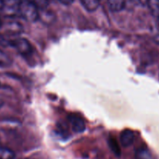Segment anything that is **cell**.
Listing matches in <instances>:
<instances>
[{
	"label": "cell",
	"instance_id": "cell-4",
	"mask_svg": "<svg viewBox=\"0 0 159 159\" xmlns=\"http://www.w3.org/2000/svg\"><path fill=\"white\" fill-rule=\"evenodd\" d=\"M69 121L72 126L73 131L76 133H82L86 129V124L84 119L76 114H70Z\"/></svg>",
	"mask_w": 159,
	"mask_h": 159
},
{
	"label": "cell",
	"instance_id": "cell-12",
	"mask_svg": "<svg viewBox=\"0 0 159 159\" xmlns=\"http://www.w3.org/2000/svg\"><path fill=\"white\" fill-rule=\"evenodd\" d=\"M28 1L35 5L38 9H45L49 4L48 0H28Z\"/></svg>",
	"mask_w": 159,
	"mask_h": 159
},
{
	"label": "cell",
	"instance_id": "cell-15",
	"mask_svg": "<svg viewBox=\"0 0 159 159\" xmlns=\"http://www.w3.org/2000/svg\"><path fill=\"white\" fill-rule=\"evenodd\" d=\"M59 1L64 5H70L74 2V0H59Z\"/></svg>",
	"mask_w": 159,
	"mask_h": 159
},
{
	"label": "cell",
	"instance_id": "cell-18",
	"mask_svg": "<svg viewBox=\"0 0 159 159\" xmlns=\"http://www.w3.org/2000/svg\"><path fill=\"white\" fill-rule=\"evenodd\" d=\"M156 1H157V2H158V3H159V0H156Z\"/></svg>",
	"mask_w": 159,
	"mask_h": 159
},
{
	"label": "cell",
	"instance_id": "cell-1",
	"mask_svg": "<svg viewBox=\"0 0 159 159\" xmlns=\"http://www.w3.org/2000/svg\"><path fill=\"white\" fill-rule=\"evenodd\" d=\"M19 13L25 20L31 23L37 21L40 17L38 8L28 0H22Z\"/></svg>",
	"mask_w": 159,
	"mask_h": 159
},
{
	"label": "cell",
	"instance_id": "cell-13",
	"mask_svg": "<svg viewBox=\"0 0 159 159\" xmlns=\"http://www.w3.org/2000/svg\"><path fill=\"white\" fill-rule=\"evenodd\" d=\"M137 159H151V155L149 152L145 149H140L137 152Z\"/></svg>",
	"mask_w": 159,
	"mask_h": 159
},
{
	"label": "cell",
	"instance_id": "cell-10",
	"mask_svg": "<svg viewBox=\"0 0 159 159\" xmlns=\"http://www.w3.org/2000/svg\"><path fill=\"white\" fill-rule=\"evenodd\" d=\"M12 64V60L6 53L0 49V67H8Z\"/></svg>",
	"mask_w": 159,
	"mask_h": 159
},
{
	"label": "cell",
	"instance_id": "cell-11",
	"mask_svg": "<svg viewBox=\"0 0 159 159\" xmlns=\"http://www.w3.org/2000/svg\"><path fill=\"white\" fill-rule=\"evenodd\" d=\"M108 144L109 146H110L111 150L112 151V152H113L116 156L119 157L120 155H121V151H120V148L119 147H118V144H117L116 141H115V139L111 138V139H109Z\"/></svg>",
	"mask_w": 159,
	"mask_h": 159
},
{
	"label": "cell",
	"instance_id": "cell-6",
	"mask_svg": "<svg viewBox=\"0 0 159 159\" xmlns=\"http://www.w3.org/2000/svg\"><path fill=\"white\" fill-rule=\"evenodd\" d=\"M108 5L112 12H119L123 10L126 5V0H107Z\"/></svg>",
	"mask_w": 159,
	"mask_h": 159
},
{
	"label": "cell",
	"instance_id": "cell-8",
	"mask_svg": "<svg viewBox=\"0 0 159 159\" xmlns=\"http://www.w3.org/2000/svg\"><path fill=\"white\" fill-rule=\"evenodd\" d=\"M100 0H80L83 6L89 12H94L99 6Z\"/></svg>",
	"mask_w": 159,
	"mask_h": 159
},
{
	"label": "cell",
	"instance_id": "cell-5",
	"mask_svg": "<svg viewBox=\"0 0 159 159\" xmlns=\"http://www.w3.org/2000/svg\"><path fill=\"white\" fill-rule=\"evenodd\" d=\"M134 138H135V135H134L133 131L129 129H126L120 134V143L123 147H129L133 143Z\"/></svg>",
	"mask_w": 159,
	"mask_h": 159
},
{
	"label": "cell",
	"instance_id": "cell-16",
	"mask_svg": "<svg viewBox=\"0 0 159 159\" xmlns=\"http://www.w3.org/2000/svg\"><path fill=\"white\" fill-rule=\"evenodd\" d=\"M2 8H3L2 1V0H0V12H2Z\"/></svg>",
	"mask_w": 159,
	"mask_h": 159
},
{
	"label": "cell",
	"instance_id": "cell-17",
	"mask_svg": "<svg viewBox=\"0 0 159 159\" xmlns=\"http://www.w3.org/2000/svg\"><path fill=\"white\" fill-rule=\"evenodd\" d=\"M2 106V100L0 99V107H1Z\"/></svg>",
	"mask_w": 159,
	"mask_h": 159
},
{
	"label": "cell",
	"instance_id": "cell-7",
	"mask_svg": "<svg viewBox=\"0 0 159 159\" xmlns=\"http://www.w3.org/2000/svg\"><path fill=\"white\" fill-rule=\"evenodd\" d=\"M4 29L6 32L10 33L12 34H18L22 32V26L20 23H16V22H11L8 23L5 25Z\"/></svg>",
	"mask_w": 159,
	"mask_h": 159
},
{
	"label": "cell",
	"instance_id": "cell-2",
	"mask_svg": "<svg viewBox=\"0 0 159 159\" xmlns=\"http://www.w3.org/2000/svg\"><path fill=\"white\" fill-rule=\"evenodd\" d=\"M3 4L2 13L7 17H12L19 13L22 0H2Z\"/></svg>",
	"mask_w": 159,
	"mask_h": 159
},
{
	"label": "cell",
	"instance_id": "cell-3",
	"mask_svg": "<svg viewBox=\"0 0 159 159\" xmlns=\"http://www.w3.org/2000/svg\"><path fill=\"white\" fill-rule=\"evenodd\" d=\"M11 45L23 56H29L32 52V47L30 42L24 38L14 39L10 42Z\"/></svg>",
	"mask_w": 159,
	"mask_h": 159
},
{
	"label": "cell",
	"instance_id": "cell-14",
	"mask_svg": "<svg viewBox=\"0 0 159 159\" xmlns=\"http://www.w3.org/2000/svg\"><path fill=\"white\" fill-rule=\"evenodd\" d=\"M135 2H137V3H138L139 5L142 6H146L149 5L150 0H134Z\"/></svg>",
	"mask_w": 159,
	"mask_h": 159
},
{
	"label": "cell",
	"instance_id": "cell-9",
	"mask_svg": "<svg viewBox=\"0 0 159 159\" xmlns=\"http://www.w3.org/2000/svg\"><path fill=\"white\" fill-rule=\"evenodd\" d=\"M14 152L9 148L0 146V159H15Z\"/></svg>",
	"mask_w": 159,
	"mask_h": 159
}]
</instances>
